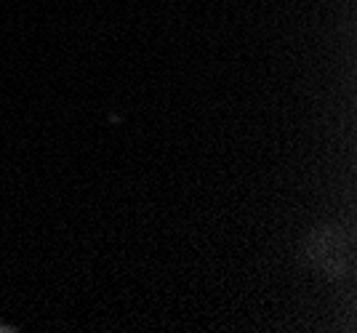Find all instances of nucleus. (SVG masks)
Listing matches in <instances>:
<instances>
[{"mask_svg":"<svg viewBox=\"0 0 357 333\" xmlns=\"http://www.w3.org/2000/svg\"><path fill=\"white\" fill-rule=\"evenodd\" d=\"M349 238L342 227H323L307 240L304 256L328 277H339L349 261Z\"/></svg>","mask_w":357,"mask_h":333,"instance_id":"f257e3e1","label":"nucleus"}]
</instances>
